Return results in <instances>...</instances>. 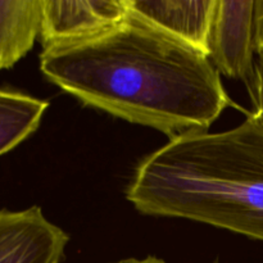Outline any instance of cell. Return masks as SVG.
Wrapping results in <instances>:
<instances>
[{
    "mask_svg": "<svg viewBox=\"0 0 263 263\" xmlns=\"http://www.w3.org/2000/svg\"><path fill=\"white\" fill-rule=\"evenodd\" d=\"M257 54L263 57V0H257L256 8Z\"/></svg>",
    "mask_w": 263,
    "mask_h": 263,
    "instance_id": "cell-9",
    "label": "cell"
},
{
    "mask_svg": "<svg viewBox=\"0 0 263 263\" xmlns=\"http://www.w3.org/2000/svg\"><path fill=\"white\" fill-rule=\"evenodd\" d=\"M43 0H0V71L12 68L40 37Z\"/></svg>",
    "mask_w": 263,
    "mask_h": 263,
    "instance_id": "cell-6",
    "label": "cell"
},
{
    "mask_svg": "<svg viewBox=\"0 0 263 263\" xmlns=\"http://www.w3.org/2000/svg\"><path fill=\"white\" fill-rule=\"evenodd\" d=\"M248 94L253 105V112L261 113L263 116V57L258 54L256 62V76L253 84L248 89Z\"/></svg>",
    "mask_w": 263,
    "mask_h": 263,
    "instance_id": "cell-8",
    "label": "cell"
},
{
    "mask_svg": "<svg viewBox=\"0 0 263 263\" xmlns=\"http://www.w3.org/2000/svg\"><path fill=\"white\" fill-rule=\"evenodd\" d=\"M40 69L85 105L170 139L207 131L231 104L204 51L130 10L100 35L44 49Z\"/></svg>",
    "mask_w": 263,
    "mask_h": 263,
    "instance_id": "cell-1",
    "label": "cell"
},
{
    "mask_svg": "<svg viewBox=\"0 0 263 263\" xmlns=\"http://www.w3.org/2000/svg\"><path fill=\"white\" fill-rule=\"evenodd\" d=\"M128 10L177 40L207 54L215 0L145 2L126 0Z\"/></svg>",
    "mask_w": 263,
    "mask_h": 263,
    "instance_id": "cell-5",
    "label": "cell"
},
{
    "mask_svg": "<svg viewBox=\"0 0 263 263\" xmlns=\"http://www.w3.org/2000/svg\"><path fill=\"white\" fill-rule=\"evenodd\" d=\"M257 0H215L207 55L218 72L240 80L247 90L256 76Z\"/></svg>",
    "mask_w": 263,
    "mask_h": 263,
    "instance_id": "cell-3",
    "label": "cell"
},
{
    "mask_svg": "<svg viewBox=\"0 0 263 263\" xmlns=\"http://www.w3.org/2000/svg\"><path fill=\"white\" fill-rule=\"evenodd\" d=\"M144 215L205 223L263 241V116L185 134L146 156L126 189Z\"/></svg>",
    "mask_w": 263,
    "mask_h": 263,
    "instance_id": "cell-2",
    "label": "cell"
},
{
    "mask_svg": "<svg viewBox=\"0 0 263 263\" xmlns=\"http://www.w3.org/2000/svg\"><path fill=\"white\" fill-rule=\"evenodd\" d=\"M128 14L126 0H43L44 49L79 43L115 27Z\"/></svg>",
    "mask_w": 263,
    "mask_h": 263,
    "instance_id": "cell-4",
    "label": "cell"
},
{
    "mask_svg": "<svg viewBox=\"0 0 263 263\" xmlns=\"http://www.w3.org/2000/svg\"><path fill=\"white\" fill-rule=\"evenodd\" d=\"M115 263H166L163 259L157 258V257H145V258H127L123 261H118Z\"/></svg>",
    "mask_w": 263,
    "mask_h": 263,
    "instance_id": "cell-10",
    "label": "cell"
},
{
    "mask_svg": "<svg viewBox=\"0 0 263 263\" xmlns=\"http://www.w3.org/2000/svg\"><path fill=\"white\" fill-rule=\"evenodd\" d=\"M48 107L46 100L0 87V157L37 130Z\"/></svg>",
    "mask_w": 263,
    "mask_h": 263,
    "instance_id": "cell-7",
    "label": "cell"
}]
</instances>
